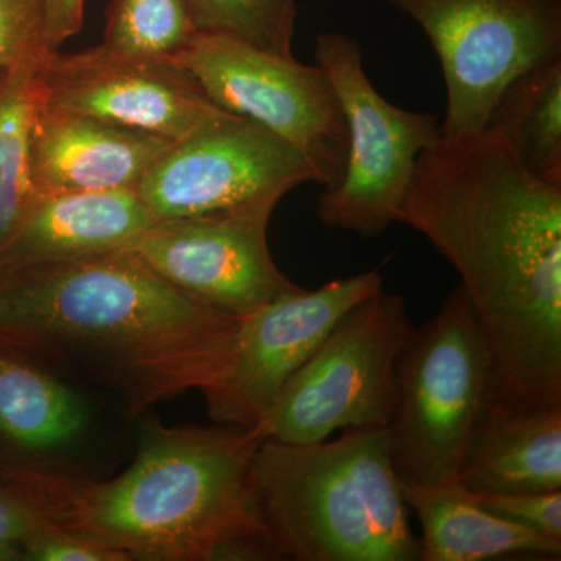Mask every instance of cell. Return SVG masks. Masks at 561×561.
I'll return each instance as SVG.
<instances>
[{
    "instance_id": "7402d4cb",
    "label": "cell",
    "mask_w": 561,
    "mask_h": 561,
    "mask_svg": "<svg viewBox=\"0 0 561 561\" xmlns=\"http://www.w3.org/2000/svg\"><path fill=\"white\" fill-rule=\"evenodd\" d=\"M197 32H224L262 49L294 55L295 0H190Z\"/></svg>"
},
{
    "instance_id": "277c9868",
    "label": "cell",
    "mask_w": 561,
    "mask_h": 561,
    "mask_svg": "<svg viewBox=\"0 0 561 561\" xmlns=\"http://www.w3.org/2000/svg\"><path fill=\"white\" fill-rule=\"evenodd\" d=\"M253 489L280 560L421 561L387 426L317 443L265 438Z\"/></svg>"
},
{
    "instance_id": "484cf974",
    "label": "cell",
    "mask_w": 561,
    "mask_h": 561,
    "mask_svg": "<svg viewBox=\"0 0 561 561\" xmlns=\"http://www.w3.org/2000/svg\"><path fill=\"white\" fill-rule=\"evenodd\" d=\"M25 560L35 561H124L116 552L101 548L58 529L47 522L43 534L32 542Z\"/></svg>"
},
{
    "instance_id": "9c48e42d",
    "label": "cell",
    "mask_w": 561,
    "mask_h": 561,
    "mask_svg": "<svg viewBox=\"0 0 561 561\" xmlns=\"http://www.w3.org/2000/svg\"><path fill=\"white\" fill-rule=\"evenodd\" d=\"M423 28L446 87L443 136L485 130L502 92L561 55V0H387Z\"/></svg>"
},
{
    "instance_id": "9a60e30c",
    "label": "cell",
    "mask_w": 561,
    "mask_h": 561,
    "mask_svg": "<svg viewBox=\"0 0 561 561\" xmlns=\"http://www.w3.org/2000/svg\"><path fill=\"white\" fill-rule=\"evenodd\" d=\"M154 221L136 190L36 195L20 225L0 243V275L127 249Z\"/></svg>"
},
{
    "instance_id": "5b68a950",
    "label": "cell",
    "mask_w": 561,
    "mask_h": 561,
    "mask_svg": "<svg viewBox=\"0 0 561 561\" xmlns=\"http://www.w3.org/2000/svg\"><path fill=\"white\" fill-rule=\"evenodd\" d=\"M493 387V354L459 284L398 360L387 431L402 482L459 481Z\"/></svg>"
},
{
    "instance_id": "7a4b0ae2",
    "label": "cell",
    "mask_w": 561,
    "mask_h": 561,
    "mask_svg": "<svg viewBox=\"0 0 561 561\" xmlns=\"http://www.w3.org/2000/svg\"><path fill=\"white\" fill-rule=\"evenodd\" d=\"M242 317L173 287L127 249L0 275V350L116 391L131 415L214 386Z\"/></svg>"
},
{
    "instance_id": "e0dca14e",
    "label": "cell",
    "mask_w": 561,
    "mask_h": 561,
    "mask_svg": "<svg viewBox=\"0 0 561 561\" xmlns=\"http://www.w3.org/2000/svg\"><path fill=\"white\" fill-rule=\"evenodd\" d=\"M402 494L423 529L421 561H485L519 556L560 560L561 538L486 512L459 481L440 485L402 482Z\"/></svg>"
},
{
    "instance_id": "4316f807",
    "label": "cell",
    "mask_w": 561,
    "mask_h": 561,
    "mask_svg": "<svg viewBox=\"0 0 561 561\" xmlns=\"http://www.w3.org/2000/svg\"><path fill=\"white\" fill-rule=\"evenodd\" d=\"M84 0H43V44L47 55L83 27Z\"/></svg>"
},
{
    "instance_id": "d6986e66",
    "label": "cell",
    "mask_w": 561,
    "mask_h": 561,
    "mask_svg": "<svg viewBox=\"0 0 561 561\" xmlns=\"http://www.w3.org/2000/svg\"><path fill=\"white\" fill-rule=\"evenodd\" d=\"M486 128L501 133L538 179L561 184V55L513 81Z\"/></svg>"
},
{
    "instance_id": "52a82bcc",
    "label": "cell",
    "mask_w": 561,
    "mask_h": 561,
    "mask_svg": "<svg viewBox=\"0 0 561 561\" xmlns=\"http://www.w3.org/2000/svg\"><path fill=\"white\" fill-rule=\"evenodd\" d=\"M413 331L402 295L382 287L357 302L284 386L262 424L265 438L317 443L351 427L387 426Z\"/></svg>"
},
{
    "instance_id": "7c38bea8",
    "label": "cell",
    "mask_w": 561,
    "mask_h": 561,
    "mask_svg": "<svg viewBox=\"0 0 561 561\" xmlns=\"http://www.w3.org/2000/svg\"><path fill=\"white\" fill-rule=\"evenodd\" d=\"M383 287L378 271L300 289L243 317L224 376L203 391L217 424L253 427L268 419L284 386L353 306Z\"/></svg>"
},
{
    "instance_id": "4fadbf2b",
    "label": "cell",
    "mask_w": 561,
    "mask_h": 561,
    "mask_svg": "<svg viewBox=\"0 0 561 561\" xmlns=\"http://www.w3.org/2000/svg\"><path fill=\"white\" fill-rule=\"evenodd\" d=\"M43 105L179 142L227 111L168 58L136 57L99 44L76 54L47 55Z\"/></svg>"
},
{
    "instance_id": "3957f363",
    "label": "cell",
    "mask_w": 561,
    "mask_h": 561,
    "mask_svg": "<svg viewBox=\"0 0 561 561\" xmlns=\"http://www.w3.org/2000/svg\"><path fill=\"white\" fill-rule=\"evenodd\" d=\"M262 426L150 421L130 467L110 481L13 467L3 483L58 529L122 560H279L253 489Z\"/></svg>"
},
{
    "instance_id": "30bf717a",
    "label": "cell",
    "mask_w": 561,
    "mask_h": 561,
    "mask_svg": "<svg viewBox=\"0 0 561 561\" xmlns=\"http://www.w3.org/2000/svg\"><path fill=\"white\" fill-rule=\"evenodd\" d=\"M280 198L157 220L127 247L173 287L217 311L249 317L301 289L273 261L267 231Z\"/></svg>"
},
{
    "instance_id": "ac0fdd59",
    "label": "cell",
    "mask_w": 561,
    "mask_h": 561,
    "mask_svg": "<svg viewBox=\"0 0 561 561\" xmlns=\"http://www.w3.org/2000/svg\"><path fill=\"white\" fill-rule=\"evenodd\" d=\"M88 423L84 402L57 375L0 350V435L25 451L51 453L76 442Z\"/></svg>"
},
{
    "instance_id": "d4e9b609",
    "label": "cell",
    "mask_w": 561,
    "mask_h": 561,
    "mask_svg": "<svg viewBox=\"0 0 561 561\" xmlns=\"http://www.w3.org/2000/svg\"><path fill=\"white\" fill-rule=\"evenodd\" d=\"M46 527V519L18 491L0 483V561L25 560Z\"/></svg>"
},
{
    "instance_id": "8fae6325",
    "label": "cell",
    "mask_w": 561,
    "mask_h": 561,
    "mask_svg": "<svg viewBox=\"0 0 561 561\" xmlns=\"http://www.w3.org/2000/svg\"><path fill=\"white\" fill-rule=\"evenodd\" d=\"M313 181L286 140L245 117L225 114L173 142L136 187L157 220L181 219L280 198Z\"/></svg>"
},
{
    "instance_id": "5bb4252c",
    "label": "cell",
    "mask_w": 561,
    "mask_h": 561,
    "mask_svg": "<svg viewBox=\"0 0 561 561\" xmlns=\"http://www.w3.org/2000/svg\"><path fill=\"white\" fill-rule=\"evenodd\" d=\"M172 142L41 103L31 136L36 195L136 190Z\"/></svg>"
},
{
    "instance_id": "ffe728a7",
    "label": "cell",
    "mask_w": 561,
    "mask_h": 561,
    "mask_svg": "<svg viewBox=\"0 0 561 561\" xmlns=\"http://www.w3.org/2000/svg\"><path fill=\"white\" fill-rule=\"evenodd\" d=\"M36 55L0 72V243L36 198L31 175L33 122L43 103V66Z\"/></svg>"
},
{
    "instance_id": "603a6c76",
    "label": "cell",
    "mask_w": 561,
    "mask_h": 561,
    "mask_svg": "<svg viewBox=\"0 0 561 561\" xmlns=\"http://www.w3.org/2000/svg\"><path fill=\"white\" fill-rule=\"evenodd\" d=\"M43 54V0H0V72Z\"/></svg>"
},
{
    "instance_id": "44dd1931",
    "label": "cell",
    "mask_w": 561,
    "mask_h": 561,
    "mask_svg": "<svg viewBox=\"0 0 561 561\" xmlns=\"http://www.w3.org/2000/svg\"><path fill=\"white\" fill-rule=\"evenodd\" d=\"M195 33L190 0H111L102 44L136 57L169 58Z\"/></svg>"
},
{
    "instance_id": "cb8c5ba5",
    "label": "cell",
    "mask_w": 561,
    "mask_h": 561,
    "mask_svg": "<svg viewBox=\"0 0 561 561\" xmlns=\"http://www.w3.org/2000/svg\"><path fill=\"white\" fill-rule=\"evenodd\" d=\"M470 493L472 500L482 508L502 519L540 531L548 537L561 538V491Z\"/></svg>"
},
{
    "instance_id": "2e32d148",
    "label": "cell",
    "mask_w": 561,
    "mask_h": 561,
    "mask_svg": "<svg viewBox=\"0 0 561 561\" xmlns=\"http://www.w3.org/2000/svg\"><path fill=\"white\" fill-rule=\"evenodd\" d=\"M459 482L474 493L561 491V408L512 409L490 401Z\"/></svg>"
},
{
    "instance_id": "8992f818",
    "label": "cell",
    "mask_w": 561,
    "mask_h": 561,
    "mask_svg": "<svg viewBox=\"0 0 561 561\" xmlns=\"http://www.w3.org/2000/svg\"><path fill=\"white\" fill-rule=\"evenodd\" d=\"M168 60L214 105L286 140L311 165L324 191L341 183L348 128L337 91L320 65L262 49L224 32H197Z\"/></svg>"
},
{
    "instance_id": "6da1fadb",
    "label": "cell",
    "mask_w": 561,
    "mask_h": 561,
    "mask_svg": "<svg viewBox=\"0 0 561 561\" xmlns=\"http://www.w3.org/2000/svg\"><path fill=\"white\" fill-rule=\"evenodd\" d=\"M398 224L459 273L493 354L491 401L561 408V184L493 128L442 135L416 160Z\"/></svg>"
},
{
    "instance_id": "ba28073f",
    "label": "cell",
    "mask_w": 561,
    "mask_h": 561,
    "mask_svg": "<svg viewBox=\"0 0 561 561\" xmlns=\"http://www.w3.org/2000/svg\"><path fill=\"white\" fill-rule=\"evenodd\" d=\"M316 61L334 83L348 128L345 172L317 198V216L335 230L379 238L398 224L421 151L442 138L440 121L386 101L365 72L359 41L346 33H321Z\"/></svg>"
}]
</instances>
